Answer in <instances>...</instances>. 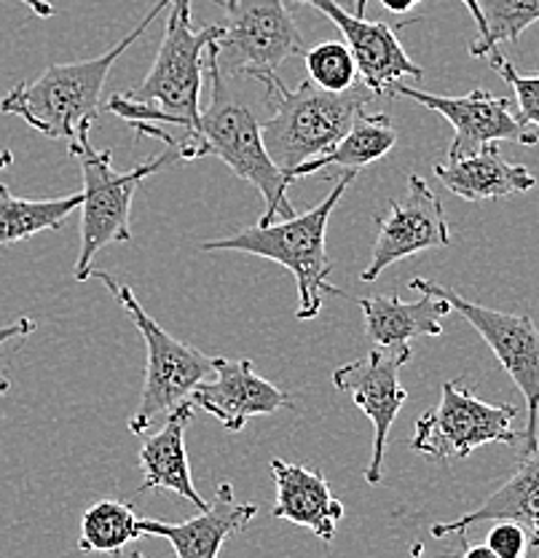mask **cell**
I'll use <instances>...</instances> for the list:
<instances>
[{
    "instance_id": "6da1fadb",
    "label": "cell",
    "mask_w": 539,
    "mask_h": 558,
    "mask_svg": "<svg viewBox=\"0 0 539 558\" xmlns=\"http://www.w3.org/2000/svg\"><path fill=\"white\" fill-rule=\"evenodd\" d=\"M164 40L159 46L150 73L130 95H113L108 100L110 113L121 116L132 130L140 126H175L180 137L196 130L201 113V86L210 44L220 40L223 27H191V0H172Z\"/></svg>"
},
{
    "instance_id": "7a4b0ae2",
    "label": "cell",
    "mask_w": 539,
    "mask_h": 558,
    "mask_svg": "<svg viewBox=\"0 0 539 558\" xmlns=\"http://www.w3.org/2000/svg\"><path fill=\"white\" fill-rule=\"evenodd\" d=\"M207 78H210V105L199 113V124L191 135L177 140L172 148L180 159L194 161L201 156H216L229 165L242 180L253 183L264 196V218L260 226L274 223V218H293L295 209L287 202V189L293 180L266 154L260 121L247 105L234 100L225 86V73L218 62V40L207 49Z\"/></svg>"
},
{
    "instance_id": "3957f363",
    "label": "cell",
    "mask_w": 539,
    "mask_h": 558,
    "mask_svg": "<svg viewBox=\"0 0 539 558\" xmlns=\"http://www.w3.org/2000/svg\"><path fill=\"white\" fill-rule=\"evenodd\" d=\"M253 81L264 86L269 102V119L260 124L266 154L287 178L333 148L376 97L363 81L346 92L320 89L311 81L290 89L277 73H258Z\"/></svg>"
},
{
    "instance_id": "277c9868",
    "label": "cell",
    "mask_w": 539,
    "mask_h": 558,
    "mask_svg": "<svg viewBox=\"0 0 539 558\" xmlns=\"http://www.w3.org/2000/svg\"><path fill=\"white\" fill-rule=\"evenodd\" d=\"M172 0H156L154 9L143 16L140 25L102 57L84 62L51 65L30 84H20L0 100V110L20 116L22 121L51 140H73L78 124L100 116V95L106 89L110 68L126 54L132 44L148 31L150 22L170 5Z\"/></svg>"
},
{
    "instance_id": "5b68a950",
    "label": "cell",
    "mask_w": 539,
    "mask_h": 558,
    "mask_svg": "<svg viewBox=\"0 0 539 558\" xmlns=\"http://www.w3.org/2000/svg\"><path fill=\"white\" fill-rule=\"evenodd\" d=\"M355 178L357 172H344V178L335 180V189L309 213H295L293 218H285L282 223H258L253 229L240 231V234L210 240L201 244V250H207V253H218V250L250 253L282 264L298 284L295 317L315 319L322 312V293L341 295V290L328 282V277L333 275V264H330L328 250H324V231H328V220L335 205L346 194V189L355 183Z\"/></svg>"
},
{
    "instance_id": "8992f818",
    "label": "cell",
    "mask_w": 539,
    "mask_h": 558,
    "mask_svg": "<svg viewBox=\"0 0 539 558\" xmlns=\"http://www.w3.org/2000/svg\"><path fill=\"white\" fill-rule=\"evenodd\" d=\"M97 119H86L71 140V156L81 161L84 172V205H81V253L75 260V279L86 282L91 275V260L110 242H130L132 199L145 178L180 161L177 150H164L156 159L137 165L135 170L119 172L113 167V150H97L91 145V126Z\"/></svg>"
},
{
    "instance_id": "52a82bcc",
    "label": "cell",
    "mask_w": 539,
    "mask_h": 558,
    "mask_svg": "<svg viewBox=\"0 0 539 558\" xmlns=\"http://www.w3.org/2000/svg\"><path fill=\"white\" fill-rule=\"evenodd\" d=\"M89 279H102V284L113 293L119 306L132 317L135 328L140 330L145 349H148V363H145V384L140 409L130 418V433L145 435L150 422L159 414H170L177 403L188 400L191 389L216 371V357H207L196 347L185 344L167 333L143 304L137 301L135 290L130 284L119 282L108 271H91Z\"/></svg>"
},
{
    "instance_id": "ba28073f",
    "label": "cell",
    "mask_w": 539,
    "mask_h": 558,
    "mask_svg": "<svg viewBox=\"0 0 539 558\" xmlns=\"http://www.w3.org/2000/svg\"><path fill=\"white\" fill-rule=\"evenodd\" d=\"M411 290L425 295H434V299L449 301L451 312H460L462 317L473 325L480 333V339L491 347L497 354L500 365L515 381V387L524 392L526 411H529V422H526L524 440L526 451L531 453L539 449V330L535 319L526 314H507L497 310H486V306L467 301L456 290L443 288V284L430 282V279H411Z\"/></svg>"
},
{
    "instance_id": "9c48e42d",
    "label": "cell",
    "mask_w": 539,
    "mask_h": 558,
    "mask_svg": "<svg viewBox=\"0 0 539 558\" xmlns=\"http://www.w3.org/2000/svg\"><path fill=\"white\" fill-rule=\"evenodd\" d=\"M518 409L510 403H483L462 381L440 387V405L416 422L411 449L425 457L465 459L486 444L515 446L524 433L513 429Z\"/></svg>"
},
{
    "instance_id": "30bf717a",
    "label": "cell",
    "mask_w": 539,
    "mask_h": 558,
    "mask_svg": "<svg viewBox=\"0 0 539 558\" xmlns=\"http://www.w3.org/2000/svg\"><path fill=\"white\" fill-rule=\"evenodd\" d=\"M225 22L218 62L225 75L274 73L290 57H304V38L282 0H216Z\"/></svg>"
},
{
    "instance_id": "8fae6325",
    "label": "cell",
    "mask_w": 539,
    "mask_h": 558,
    "mask_svg": "<svg viewBox=\"0 0 539 558\" xmlns=\"http://www.w3.org/2000/svg\"><path fill=\"white\" fill-rule=\"evenodd\" d=\"M384 95L408 97L419 102L421 108L434 110L454 126V140L449 145V159H462V156L478 154L480 148L491 143H518V145H537L539 132L531 126H524L518 116L513 113V102L507 97H494L491 92L475 86L469 95L462 97H440L421 92L416 86H405L403 81H395L387 86Z\"/></svg>"
},
{
    "instance_id": "7c38bea8",
    "label": "cell",
    "mask_w": 539,
    "mask_h": 558,
    "mask_svg": "<svg viewBox=\"0 0 539 558\" xmlns=\"http://www.w3.org/2000/svg\"><path fill=\"white\" fill-rule=\"evenodd\" d=\"M411 360V347L397 349H370L365 357L352 360L333 371V384L339 392H346L359 411L373 422V449L365 470V481L370 486L381 484V464L390 429L403 409L405 387L400 384V368Z\"/></svg>"
},
{
    "instance_id": "4fadbf2b",
    "label": "cell",
    "mask_w": 539,
    "mask_h": 558,
    "mask_svg": "<svg viewBox=\"0 0 539 558\" xmlns=\"http://www.w3.org/2000/svg\"><path fill=\"white\" fill-rule=\"evenodd\" d=\"M376 244L363 282H373L384 269L411 255L449 247L451 229L443 202L421 174H408V194L403 202H390L387 213L376 215Z\"/></svg>"
},
{
    "instance_id": "5bb4252c",
    "label": "cell",
    "mask_w": 539,
    "mask_h": 558,
    "mask_svg": "<svg viewBox=\"0 0 539 558\" xmlns=\"http://www.w3.org/2000/svg\"><path fill=\"white\" fill-rule=\"evenodd\" d=\"M212 374L216 379L196 384L188 400L194 403V409L216 416L229 433H242L253 416L274 414V411L293 405V398L287 392L255 374L250 357H216Z\"/></svg>"
},
{
    "instance_id": "9a60e30c",
    "label": "cell",
    "mask_w": 539,
    "mask_h": 558,
    "mask_svg": "<svg viewBox=\"0 0 539 558\" xmlns=\"http://www.w3.org/2000/svg\"><path fill=\"white\" fill-rule=\"evenodd\" d=\"M295 3L322 11L339 27L341 35H344V44L355 54L357 73L363 75V84L373 95H384L387 86H392L395 81L425 78V70L411 60L408 51L400 44L395 27L350 14L335 0H295Z\"/></svg>"
},
{
    "instance_id": "2e32d148",
    "label": "cell",
    "mask_w": 539,
    "mask_h": 558,
    "mask_svg": "<svg viewBox=\"0 0 539 558\" xmlns=\"http://www.w3.org/2000/svg\"><path fill=\"white\" fill-rule=\"evenodd\" d=\"M258 513L255 502H236L229 481L218 486L216 499L196 519L183 523H164L140 519L145 537H164L175 548L177 558H218L231 534L242 532Z\"/></svg>"
},
{
    "instance_id": "e0dca14e",
    "label": "cell",
    "mask_w": 539,
    "mask_h": 558,
    "mask_svg": "<svg viewBox=\"0 0 539 558\" xmlns=\"http://www.w3.org/2000/svg\"><path fill=\"white\" fill-rule=\"evenodd\" d=\"M269 468L277 484V505L271 515L295 526H306L322 543H330L335 537V526L344 519V505L330 492L328 478L320 470L285 459H271Z\"/></svg>"
},
{
    "instance_id": "ac0fdd59",
    "label": "cell",
    "mask_w": 539,
    "mask_h": 558,
    "mask_svg": "<svg viewBox=\"0 0 539 558\" xmlns=\"http://www.w3.org/2000/svg\"><path fill=\"white\" fill-rule=\"evenodd\" d=\"M341 299L352 301L363 310L365 333L381 349L408 347L421 336L443 333V319L451 312L449 301L434 299V295L421 293L419 301L405 304L400 295H376V299H352L341 290Z\"/></svg>"
},
{
    "instance_id": "d6986e66",
    "label": "cell",
    "mask_w": 539,
    "mask_h": 558,
    "mask_svg": "<svg viewBox=\"0 0 539 558\" xmlns=\"http://www.w3.org/2000/svg\"><path fill=\"white\" fill-rule=\"evenodd\" d=\"M434 174L451 194L465 202L504 199V196L526 194L537 185L535 174L520 165H510L497 143L462 159L440 161L434 165Z\"/></svg>"
},
{
    "instance_id": "ffe728a7",
    "label": "cell",
    "mask_w": 539,
    "mask_h": 558,
    "mask_svg": "<svg viewBox=\"0 0 539 558\" xmlns=\"http://www.w3.org/2000/svg\"><path fill=\"white\" fill-rule=\"evenodd\" d=\"M194 403L183 400L175 409L167 414L164 427L156 435H148L143 440L140 449V468L145 473V481L140 486L143 492H175L180 497L188 499L191 505H196L199 510L207 508V502L201 499V494L196 492L194 481H191V468H188V453H185V427L194 418Z\"/></svg>"
},
{
    "instance_id": "44dd1931",
    "label": "cell",
    "mask_w": 539,
    "mask_h": 558,
    "mask_svg": "<svg viewBox=\"0 0 539 558\" xmlns=\"http://www.w3.org/2000/svg\"><path fill=\"white\" fill-rule=\"evenodd\" d=\"M518 521L531 529V545H539V449L526 453V462L518 473L504 484L491 499H486L475 513L462 515L451 523H434L432 537L462 534L480 521Z\"/></svg>"
},
{
    "instance_id": "7402d4cb",
    "label": "cell",
    "mask_w": 539,
    "mask_h": 558,
    "mask_svg": "<svg viewBox=\"0 0 539 558\" xmlns=\"http://www.w3.org/2000/svg\"><path fill=\"white\" fill-rule=\"evenodd\" d=\"M397 143V132L392 126V119L387 113H359L355 124L350 126L344 137L333 145L330 150H324L317 159L306 161V165L295 167L290 172V180L309 178L315 172H328L333 167H341L346 172H359L365 167H370L373 161L384 159Z\"/></svg>"
},
{
    "instance_id": "603a6c76",
    "label": "cell",
    "mask_w": 539,
    "mask_h": 558,
    "mask_svg": "<svg viewBox=\"0 0 539 558\" xmlns=\"http://www.w3.org/2000/svg\"><path fill=\"white\" fill-rule=\"evenodd\" d=\"M81 205L84 194H71L62 199H20L3 189L0 191V247L30 240L40 231L62 229Z\"/></svg>"
},
{
    "instance_id": "cb8c5ba5",
    "label": "cell",
    "mask_w": 539,
    "mask_h": 558,
    "mask_svg": "<svg viewBox=\"0 0 539 558\" xmlns=\"http://www.w3.org/2000/svg\"><path fill=\"white\" fill-rule=\"evenodd\" d=\"M140 515L130 502L100 499L81 519L78 550L84 554H119L126 543L143 539Z\"/></svg>"
},
{
    "instance_id": "d4e9b609",
    "label": "cell",
    "mask_w": 539,
    "mask_h": 558,
    "mask_svg": "<svg viewBox=\"0 0 539 558\" xmlns=\"http://www.w3.org/2000/svg\"><path fill=\"white\" fill-rule=\"evenodd\" d=\"M486 33L469 44L473 57H489L497 46L515 44L526 27L539 22V0H480Z\"/></svg>"
},
{
    "instance_id": "484cf974",
    "label": "cell",
    "mask_w": 539,
    "mask_h": 558,
    "mask_svg": "<svg viewBox=\"0 0 539 558\" xmlns=\"http://www.w3.org/2000/svg\"><path fill=\"white\" fill-rule=\"evenodd\" d=\"M304 60L311 84L328 92L352 89L359 75L355 54L341 40H322L315 49L304 51Z\"/></svg>"
},
{
    "instance_id": "4316f807",
    "label": "cell",
    "mask_w": 539,
    "mask_h": 558,
    "mask_svg": "<svg viewBox=\"0 0 539 558\" xmlns=\"http://www.w3.org/2000/svg\"><path fill=\"white\" fill-rule=\"evenodd\" d=\"M489 62H491V70H497V73L502 75L504 84L513 86L515 100H518V110H515V116H518L520 124L537 126L539 132V73L520 75L518 70H515V65H510V62L504 60L500 49L489 51Z\"/></svg>"
},
{
    "instance_id": "83f0119b",
    "label": "cell",
    "mask_w": 539,
    "mask_h": 558,
    "mask_svg": "<svg viewBox=\"0 0 539 558\" xmlns=\"http://www.w3.org/2000/svg\"><path fill=\"white\" fill-rule=\"evenodd\" d=\"M529 543V532L518 521H500L486 537V545L500 558H524Z\"/></svg>"
},
{
    "instance_id": "f1b7e54d",
    "label": "cell",
    "mask_w": 539,
    "mask_h": 558,
    "mask_svg": "<svg viewBox=\"0 0 539 558\" xmlns=\"http://www.w3.org/2000/svg\"><path fill=\"white\" fill-rule=\"evenodd\" d=\"M33 330H36V323H33L30 317H20L16 323L0 325V349L14 339H25V336H30ZM9 389H11V381H9V376L3 374V363H0V395H5Z\"/></svg>"
},
{
    "instance_id": "f546056e",
    "label": "cell",
    "mask_w": 539,
    "mask_h": 558,
    "mask_svg": "<svg viewBox=\"0 0 539 558\" xmlns=\"http://www.w3.org/2000/svg\"><path fill=\"white\" fill-rule=\"evenodd\" d=\"M20 3H25L36 16H54V5L49 0H20Z\"/></svg>"
},
{
    "instance_id": "4dcf8cb0",
    "label": "cell",
    "mask_w": 539,
    "mask_h": 558,
    "mask_svg": "<svg viewBox=\"0 0 539 558\" xmlns=\"http://www.w3.org/2000/svg\"><path fill=\"white\" fill-rule=\"evenodd\" d=\"M462 3L467 5V11L473 14L475 25H478L480 35H483L486 33V20H483V9H480V0H462ZM480 35H478V38H480Z\"/></svg>"
},
{
    "instance_id": "1f68e13d",
    "label": "cell",
    "mask_w": 539,
    "mask_h": 558,
    "mask_svg": "<svg viewBox=\"0 0 539 558\" xmlns=\"http://www.w3.org/2000/svg\"><path fill=\"white\" fill-rule=\"evenodd\" d=\"M460 558H500L494 554V550L489 548V545H467L465 550H462Z\"/></svg>"
},
{
    "instance_id": "d6a6232c",
    "label": "cell",
    "mask_w": 539,
    "mask_h": 558,
    "mask_svg": "<svg viewBox=\"0 0 539 558\" xmlns=\"http://www.w3.org/2000/svg\"><path fill=\"white\" fill-rule=\"evenodd\" d=\"M416 3H419V0H381V5L390 11H395V14H405V11L414 9Z\"/></svg>"
},
{
    "instance_id": "836d02e7",
    "label": "cell",
    "mask_w": 539,
    "mask_h": 558,
    "mask_svg": "<svg viewBox=\"0 0 539 558\" xmlns=\"http://www.w3.org/2000/svg\"><path fill=\"white\" fill-rule=\"evenodd\" d=\"M14 165V154H11V150H0V172H5L9 170V167ZM5 185L0 183V191H3Z\"/></svg>"
},
{
    "instance_id": "e575fe53",
    "label": "cell",
    "mask_w": 539,
    "mask_h": 558,
    "mask_svg": "<svg viewBox=\"0 0 539 558\" xmlns=\"http://www.w3.org/2000/svg\"><path fill=\"white\" fill-rule=\"evenodd\" d=\"M365 9H368V0H355V14L365 16Z\"/></svg>"
},
{
    "instance_id": "d590c367",
    "label": "cell",
    "mask_w": 539,
    "mask_h": 558,
    "mask_svg": "<svg viewBox=\"0 0 539 558\" xmlns=\"http://www.w3.org/2000/svg\"><path fill=\"white\" fill-rule=\"evenodd\" d=\"M110 556H113V558H145V556L140 554V550H132L130 556H121V550H119V554H110Z\"/></svg>"
},
{
    "instance_id": "8d00e7d4",
    "label": "cell",
    "mask_w": 539,
    "mask_h": 558,
    "mask_svg": "<svg viewBox=\"0 0 539 558\" xmlns=\"http://www.w3.org/2000/svg\"><path fill=\"white\" fill-rule=\"evenodd\" d=\"M524 558H526V556H524Z\"/></svg>"
}]
</instances>
